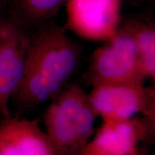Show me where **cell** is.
I'll return each instance as SVG.
<instances>
[{"label":"cell","mask_w":155,"mask_h":155,"mask_svg":"<svg viewBox=\"0 0 155 155\" xmlns=\"http://www.w3.org/2000/svg\"><path fill=\"white\" fill-rule=\"evenodd\" d=\"M81 60L78 45L55 25L38 27L30 35L24 71L11 101L23 111L52 100L68 85Z\"/></svg>","instance_id":"6da1fadb"},{"label":"cell","mask_w":155,"mask_h":155,"mask_svg":"<svg viewBox=\"0 0 155 155\" xmlns=\"http://www.w3.org/2000/svg\"><path fill=\"white\" fill-rule=\"evenodd\" d=\"M96 118L84 89L67 85L43 114L45 132L57 155H81L94 134Z\"/></svg>","instance_id":"7a4b0ae2"},{"label":"cell","mask_w":155,"mask_h":155,"mask_svg":"<svg viewBox=\"0 0 155 155\" xmlns=\"http://www.w3.org/2000/svg\"><path fill=\"white\" fill-rule=\"evenodd\" d=\"M83 78L85 83L92 87L113 83H144L129 22L121 25L111 39L94 50Z\"/></svg>","instance_id":"3957f363"},{"label":"cell","mask_w":155,"mask_h":155,"mask_svg":"<svg viewBox=\"0 0 155 155\" xmlns=\"http://www.w3.org/2000/svg\"><path fill=\"white\" fill-rule=\"evenodd\" d=\"M88 94L95 114L103 122L125 121L139 116L155 118V89L144 83L98 85Z\"/></svg>","instance_id":"277c9868"},{"label":"cell","mask_w":155,"mask_h":155,"mask_svg":"<svg viewBox=\"0 0 155 155\" xmlns=\"http://www.w3.org/2000/svg\"><path fill=\"white\" fill-rule=\"evenodd\" d=\"M30 35L12 17H0V116H11L9 104L24 71Z\"/></svg>","instance_id":"5b68a950"},{"label":"cell","mask_w":155,"mask_h":155,"mask_svg":"<svg viewBox=\"0 0 155 155\" xmlns=\"http://www.w3.org/2000/svg\"><path fill=\"white\" fill-rule=\"evenodd\" d=\"M65 29L95 42L111 39L121 26L122 0H67Z\"/></svg>","instance_id":"8992f818"},{"label":"cell","mask_w":155,"mask_h":155,"mask_svg":"<svg viewBox=\"0 0 155 155\" xmlns=\"http://www.w3.org/2000/svg\"><path fill=\"white\" fill-rule=\"evenodd\" d=\"M154 124L155 118L147 116L103 122L81 155H139L141 143L152 138Z\"/></svg>","instance_id":"52a82bcc"},{"label":"cell","mask_w":155,"mask_h":155,"mask_svg":"<svg viewBox=\"0 0 155 155\" xmlns=\"http://www.w3.org/2000/svg\"><path fill=\"white\" fill-rule=\"evenodd\" d=\"M0 155H57L36 119L9 117L0 123Z\"/></svg>","instance_id":"ba28073f"},{"label":"cell","mask_w":155,"mask_h":155,"mask_svg":"<svg viewBox=\"0 0 155 155\" xmlns=\"http://www.w3.org/2000/svg\"><path fill=\"white\" fill-rule=\"evenodd\" d=\"M134 41L139 67L145 81L155 79V25L151 19L129 22Z\"/></svg>","instance_id":"9c48e42d"},{"label":"cell","mask_w":155,"mask_h":155,"mask_svg":"<svg viewBox=\"0 0 155 155\" xmlns=\"http://www.w3.org/2000/svg\"><path fill=\"white\" fill-rule=\"evenodd\" d=\"M67 0H11L10 17L23 25L36 26L47 23Z\"/></svg>","instance_id":"30bf717a"},{"label":"cell","mask_w":155,"mask_h":155,"mask_svg":"<svg viewBox=\"0 0 155 155\" xmlns=\"http://www.w3.org/2000/svg\"><path fill=\"white\" fill-rule=\"evenodd\" d=\"M11 0H0V7H3L4 5H5L6 4L10 2Z\"/></svg>","instance_id":"8fae6325"},{"label":"cell","mask_w":155,"mask_h":155,"mask_svg":"<svg viewBox=\"0 0 155 155\" xmlns=\"http://www.w3.org/2000/svg\"><path fill=\"white\" fill-rule=\"evenodd\" d=\"M139 155H150L149 154H147V152L145 150H143L142 149L141 150V152H140V154H139Z\"/></svg>","instance_id":"7c38bea8"}]
</instances>
